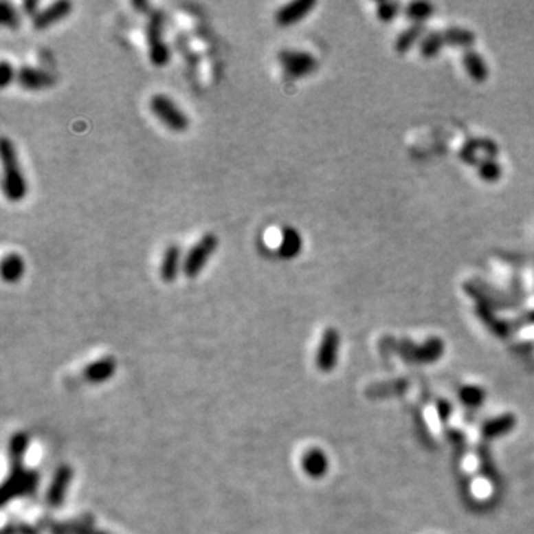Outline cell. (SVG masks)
<instances>
[{
    "label": "cell",
    "mask_w": 534,
    "mask_h": 534,
    "mask_svg": "<svg viewBox=\"0 0 534 534\" xmlns=\"http://www.w3.org/2000/svg\"><path fill=\"white\" fill-rule=\"evenodd\" d=\"M0 161H2L3 168L2 190L5 198L14 203L24 201L29 193V184H27L25 174L20 165L15 144L8 137H2L0 140Z\"/></svg>",
    "instance_id": "1"
},
{
    "label": "cell",
    "mask_w": 534,
    "mask_h": 534,
    "mask_svg": "<svg viewBox=\"0 0 534 534\" xmlns=\"http://www.w3.org/2000/svg\"><path fill=\"white\" fill-rule=\"evenodd\" d=\"M148 109L161 124L173 133H186L190 126V119L184 110L166 93H155L148 100Z\"/></svg>",
    "instance_id": "2"
},
{
    "label": "cell",
    "mask_w": 534,
    "mask_h": 534,
    "mask_svg": "<svg viewBox=\"0 0 534 534\" xmlns=\"http://www.w3.org/2000/svg\"><path fill=\"white\" fill-rule=\"evenodd\" d=\"M219 236L214 233H205V235L194 243L189 249L183 263V274L187 279L198 278L202 270L207 267L210 258L215 254L219 248Z\"/></svg>",
    "instance_id": "3"
},
{
    "label": "cell",
    "mask_w": 534,
    "mask_h": 534,
    "mask_svg": "<svg viewBox=\"0 0 534 534\" xmlns=\"http://www.w3.org/2000/svg\"><path fill=\"white\" fill-rule=\"evenodd\" d=\"M278 63L285 76L294 80L311 76L320 67V61L312 52L291 48L278 52Z\"/></svg>",
    "instance_id": "4"
},
{
    "label": "cell",
    "mask_w": 534,
    "mask_h": 534,
    "mask_svg": "<svg viewBox=\"0 0 534 534\" xmlns=\"http://www.w3.org/2000/svg\"><path fill=\"white\" fill-rule=\"evenodd\" d=\"M146 39L148 48V60L152 65L162 69L170 63V48L164 36V16L161 12H153L150 15L146 25Z\"/></svg>",
    "instance_id": "5"
},
{
    "label": "cell",
    "mask_w": 534,
    "mask_h": 534,
    "mask_svg": "<svg viewBox=\"0 0 534 534\" xmlns=\"http://www.w3.org/2000/svg\"><path fill=\"white\" fill-rule=\"evenodd\" d=\"M465 291L469 294L472 298L476 300L478 304H485L494 311H498L499 307L509 306L512 302V297H509L502 289L494 288L491 284L484 282V280H469L465 284Z\"/></svg>",
    "instance_id": "6"
},
{
    "label": "cell",
    "mask_w": 534,
    "mask_h": 534,
    "mask_svg": "<svg viewBox=\"0 0 534 534\" xmlns=\"http://www.w3.org/2000/svg\"><path fill=\"white\" fill-rule=\"evenodd\" d=\"M37 487V474L27 471L25 467L21 466V463H16V467L11 474V478L3 484L2 489V502L6 504V502L14 500L20 496H27L34 491Z\"/></svg>",
    "instance_id": "7"
},
{
    "label": "cell",
    "mask_w": 534,
    "mask_h": 534,
    "mask_svg": "<svg viewBox=\"0 0 534 534\" xmlns=\"http://www.w3.org/2000/svg\"><path fill=\"white\" fill-rule=\"evenodd\" d=\"M340 351V334L335 328H326L316 352V367L322 372L334 370Z\"/></svg>",
    "instance_id": "8"
},
{
    "label": "cell",
    "mask_w": 534,
    "mask_h": 534,
    "mask_svg": "<svg viewBox=\"0 0 534 534\" xmlns=\"http://www.w3.org/2000/svg\"><path fill=\"white\" fill-rule=\"evenodd\" d=\"M55 76L51 71H46L41 67L24 65L16 70V83L25 91H45L55 85Z\"/></svg>",
    "instance_id": "9"
},
{
    "label": "cell",
    "mask_w": 534,
    "mask_h": 534,
    "mask_svg": "<svg viewBox=\"0 0 534 534\" xmlns=\"http://www.w3.org/2000/svg\"><path fill=\"white\" fill-rule=\"evenodd\" d=\"M315 8V0H294V2H289L278 9L275 14V23L279 27H285V29L293 27L311 15Z\"/></svg>",
    "instance_id": "10"
},
{
    "label": "cell",
    "mask_w": 534,
    "mask_h": 534,
    "mask_svg": "<svg viewBox=\"0 0 534 534\" xmlns=\"http://www.w3.org/2000/svg\"><path fill=\"white\" fill-rule=\"evenodd\" d=\"M73 11V3L69 0H58L54 2L49 6H46L42 11L37 12V15L33 18V29L37 32H43L49 27L55 25L57 23L65 20Z\"/></svg>",
    "instance_id": "11"
},
{
    "label": "cell",
    "mask_w": 534,
    "mask_h": 534,
    "mask_svg": "<svg viewBox=\"0 0 534 534\" xmlns=\"http://www.w3.org/2000/svg\"><path fill=\"white\" fill-rule=\"evenodd\" d=\"M399 349L402 353L407 355V358H411L413 361L419 362H432L438 358H441L443 351H444V343L441 339H436V337H432L423 344H413L410 342H402L399 344Z\"/></svg>",
    "instance_id": "12"
},
{
    "label": "cell",
    "mask_w": 534,
    "mask_h": 534,
    "mask_svg": "<svg viewBox=\"0 0 534 534\" xmlns=\"http://www.w3.org/2000/svg\"><path fill=\"white\" fill-rule=\"evenodd\" d=\"M183 263L184 257L181 252V247L177 243H171L164 251V256L161 260V266H159V275L161 279L166 284H173L174 280L183 271Z\"/></svg>",
    "instance_id": "13"
},
{
    "label": "cell",
    "mask_w": 534,
    "mask_h": 534,
    "mask_svg": "<svg viewBox=\"0 0 534 534\" xmlns=\"http://www.w3.org/2000/svg\"><path fill=\"white\" fill-rule=\"evenodd\" d=\"M71 480H73L71 467L69 465L60 466L57 472H55V476L51 482L48 493H46V502H48L52 508H58V506L64 503L65 494H67Z\"/></svg>",
    "instance_id": "14"
},
{
    "label": "cell",
    "mask_w": 534,
    "mask_h": 534,
    "mask_svg": "<svg viewBox=\"0 0 534 534\" xmlns=\"http://www.w3.org/2000/svg\"><path fill=\"white\" fill-rule=\"evenodd\" d=\"M462 64L467 73V76H469L472 80H475L478 83H482L489 79L490 67H489V64L485 63L482 55L478 51H475V49L465 51L463 57H462Z\"/></svg>",
    "instance_id": "15"
},
{
    "label": "cell",
    "mask_w": 534,
    "mask_h": 534,
    "mask_svg": "<svg viewBox=\"0 0 534 534\" xmlns=\"http://www.w3.org/2000/svg\"><path fill=\"white\" fill-rule=\"evenodd\" d=\"M25 274V261L18 254V252H8L2 258L0 265V275H2L3 282L6 284H16L20 282Z\"/></svg>",
    "instance_id": "16"
},
{
    "label": "cell",
    "mask_w": 534,
    "mask_h": 534,
    "mask_svg": "<svg viewBox=\"0 0 534 534\" xmlns=\"http://www.w3.org/2000/svg\"><path fill=\"white\" fill-rule=\"evenodd\" d=\"M303 249V239L300 232L291 226H287L280 235V243L278 248V254L284 260H293L300 256Z\"/></svg>",
    "instance_id": "17"
},
{
    "label": "cell",
    "mask_w": 534,
    "mask_h": 534,
    "mask_svg": "<svg viewBox=\"0 0 534 534\" xmlns=\"http://www.w3.org/2000/svg\"><path fill=\"white\" fill-rule=\"evenodd\" d=\"M302 466L307 476L318 480V478H322L328 471V458L322 449H318V448L309 449V452L303 456Z\"/></svg>",
    "instance_id": "18"
},
{
    "label": "cell",
    "mask_w": 534,
    "mask_h": 534,
    "mask_svg": "<svg viewBox=\"0 0 534 534\" xmlns=\"http://www.w3.org/2000/svg\"><path fill=\"white\" fill-rule=\"evenodd\" d=\"M116 371V361L111 356H106L96 362L89 364L85 370V379L89 383H104Z\"/></svg>",
    "instance_id": "19"
},
{
    "label": "cell",
    "mask_w": 534,
    "mask_h": 534,
    "mask_svg": "<svg viewBox=\"0 0 534 534\" xmlns=\"http://www.w3.org/2000/svg\"><path fill=\"white\" fill-rule=\"evenodd\" d=\"M444 43L454 48H465V51L472 49V46L476 42V34L469 29L463 27H448L445 30H441Z\"/></svg>",
    "instance_id": "20"
},
{
    "label": "cell",
    "mask_w": 534,
    "mask_h": 534,
    "mask_svg": "<svg viewBox=\"0 0 534 534\" xmlns=\"http://www.w3.org/2000/svg\"><path fill=\"white\" fill-rule=\"evenodd\" d=\"M426 36V27L425 24H411L408 29L401 32L395 41V49L398 54H407L417 42L423 41Z\"/></svg>",
    "instance_id": "21"
},
{
    "label": "cell",
    "mask_w": 534,
    "mask_h": 534,
    "mask_svg": "<svg viewBox=\"0 0 534 534\" xmlns=\"http://www.w3.org/2000/svg\"><path fill=\"white\" fill-rule=\"evenodd\" d=\"M476 313L481 318V321L490 328V330L499 337H506L509 334L511 328L502 320H498V316L494 313V309L485 306V304H476Z\"/></svg>",
    "instance_id": "22"
},
{
    "label": "cell",
    "mask_w": 534,
    "mask_h": 534,
    "mask_svg": "<svg viewBox=\"0 0 534 534\" xmlns=\"http://www.w3.org/2000/svg\"><path fill=\"white\" fill-rule=\"evenodd\" d=\"M52 534H109L101 531L92 524L85 521H69V522H57L51 526Z\"/></svg>",
    "instance_id": "23"
},
{
    "label": "cell",
    "mask_w": 534,
    "mask_h": 534,
    "mask_svg": "<svg viewBox=\"0 0 534 534\" xmlns=\"http://www.w3.org/2000/svg\"><path fill=\"white\" fill-rule=\"evenodd\" d=\"M444 46H445V43H444L441 32L439 30L427 32L426 36L423 37V41L420 42V54L423 58L432 60L444 49Z\"/></svg>",
    "instance_id": "24"
},
{
    "label": "cell",
    "mask_w": 534,
    "mask_h": 534,
    "mask_svg": "<svg viewBox=\"0 0 534 534\" xmlns=\"http://www.w3.org/2000/svg\"><path fill=\"white\" fill-rule=\"evenodd\" d=\"M404 12L413 24H425L435 14V6L430 2H411L405 6Z\"/></svg>",
    "instance_id": "25"
},
{
    "label": "cell",
    "mask_w": 534,
    "mask_h": 534,
    "mask_svg": "<svg viewBox=\"0 0 534 534\" xmlns=\"http://www.w3.org/2000/svg\"><path fill=\"white\" fill-rule=\"evenodd\" d=\"M478 175L485 183H496L502 177V165L496 161V157H482L476 165Z\"/></svg>",
    "instance_id": "26"
},
{
    "label": "cell",
    "mask_w": 534,
    "mask_h": 534,
    "mask_svg": "<svg viewBox=\"0 0 534 534\" xmlns=\"http://www.w3.org/2000/svg\"><path fill=\"white\" fill-rule=\"evenodd\" d=\"M0 23L5 27V29L9 30H18L21 25V16L20 12L16 11V8L3 0L0 3Z\"/></svg>",
    "instance_id": "27"
},
{
    "label": "cell",
    "mask_w": 534,
    "mask_h": 534,
    "mask_svg": "<svg viewBox=\"0 0 534 534\" xmlns=\"http://www.w3.org/2000/svg\"><path fill=\"white\" fill-rule=\"evenodd\" d=\"M515 425V420L512 416H503V417H499V419H494L491 421H489L482 429V432L487 438H494V436H500L506 432H509V430L513 427Z\"/></svg>",
    "instance_id": "28"
},
{
    "label": "cell",
    "mask_w": 534,
    "mask_h": 534,
    "mask_svg": "<svg viewBox=\"0 0 534 534\" xmlns=\"http://www.w3.org/2000/svg\"><path fill=\"white\" fill-rule=\"evenodd\" d=\"M27 447H29V438L24 434H18L11 439V444H9V452H11V457L14 458L15 465L21 463L23 457L25 456Z\"/></svg>",
    "instance_id": "29"
},
{
    "label": "cell",
    "mask_w": 534,
    "mask_h": 534,
    "mask_svg": "<svg viewBox=\"0 0 534 534\" xmlns=\"http://www.w3.org/2000/svg\"><path fill=\"white\" fill-rule=\"evenodd\" d=\"M401 14V3L398 2H381L377 5L376 15L381 23H390Z\"/></svg>",
    "instance_id": "30"
},
{
    "label": "cell",
    "mask_w": 534,
    "mask_h": 534,
    "mask_svg": "<svg viewBox=\"0 0 534 534\" xmlns=\"http://www.w3.org/2000/svg\"><path fill=\"white\" fill-rule=\"evenodd\" d=\"M458 398H460V401L463 402L465 405L478 407V405H481V402L484 401L485 395L480 388L467 386V388H463L460 390V393H458Z\"/></svg>",
    "instance_id": "31"
},
{
    "label": "cell",
    "mask_w": 534,
    "mask_h": 534,
    "mask_svg": "<svg viewBox=\"0 0 534 534\" xmlns=\"http://www.w3.org/2000/svg\"><path fill=\"white\" fill-rule=\"evenodd\" d=\"M14 80H16V70L8 60H2L0 63V88H8Z\"/></svg>",
    "instance_id": "32"
},
{
    "label": "cell",
    "mask_w": 534,
    "mask_h": 534,
    "mask_svg": "<svg viewBox=\"0 0 534 534\" xmlns=\"http://www.w3.org/2000/svg\"><path fill=\"white\" fill-rule=\"evenodd\" d=\"M23 9L27 15H30L32 18H34L37 15V12H39V3L34 2V0H29V2L23 3Z\"/></svg>",
    "instance_id": "33"
},
{
    "label": "cell",
    "mask_w": 534,
    "mask_h": 534,
    "mask_svg": "<svg viewBox=\"0 0 534 534\" xmlns=\"http://www.w3.org/2000/svg\"><path fill=\"white\" fill-rule=\"evenodd\" d=\"M526 320L529 321V324H534V312H530V313H527V318H526Z\"/></svg>",
    "instance_id": "34"
}]
</instances>
